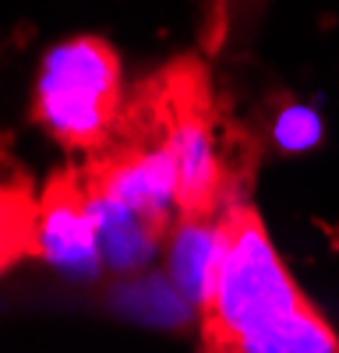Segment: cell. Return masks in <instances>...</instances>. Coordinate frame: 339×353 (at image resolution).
<instances>
[{"instance_id":"obj_1","label":"cell","mask_w":339,"mask_h":353,"mask_svg":"<svg viewBox=\"0 0 339 353\" xmlns=\"http://www.w3.org/2000/svg\"><path fill=\"white\" fill-rule=\"evenodd\" d=\"M198 353H339V332L297 286L247 198H234L216 223Z\"/></svg>"},{"instance_id":"obj_2","label":"cell","mask_w":339,"mask_h":353,"mask_svg":"<svg viewBox=\"0 0 339 353\" xmlns=\"http://www.w3.org/2000/svg\"><path fill=\"white\" fill-rule=\"evenodd\" d=\"M78 173L92 205L103 265L131 272L163 241H174L181 223V170L163 74L131 88L110 141L85 156Z\"/></svg>"},{"instance_id":"obj_3","label":"cell","mask_w":339,"mask_h":353,"mask_svg":"<svg viewBox=\"0 0 339 353\" xmlns=\"http://www.w3.org/2000/svg\"><path fill=\"white\" fill-rule=\"evenodd\" d=\"M124 99L117 50L99 36H74L43 57L28 117L68 152L92 156L110 141Z\"/></svg>"},{"instance_id":"obj_4","label":"cell","mask_w":339,"mask_h":353,"mask_svg":"<svg viewBox=\"0 0 339 353\" xmlns=\"http://www.w3.org/2000/svg\"><path fill=\"white\" fill-rule=\"evenodd\" d=\"M39 244L46 261L71 276L92 279L103 265L96 219L89 194L81 188L78 166H64L50 173V181L39 194Z\"/></svg>"},{"instance_id":"obj_5","label":"cell","mask_w":339,"mask_h":353,"mask_svg":"<svg viewBox=\"0 0 339 353\" xmlns=\"http://www.w3.org/2000/svg\"><path fill=\"white\" fill-rule=\"evenodd\" d=\"M39 198L28 173L0 152V276L25 258H39Z\"/></svg>"}]
</instances>
